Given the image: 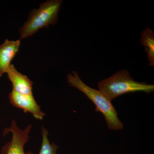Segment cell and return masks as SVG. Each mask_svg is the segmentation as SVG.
I'll list each match as a JSON object with an SVG mask.
<instances>
[{"label": "cell", "instance_id": "obj_5", "mask_svg": "<svg viewBox=\"0 0 154 154\" xmlns=\"http://www.w3.org/2000/svg\"><path fill=\"white\" fill-rule=\"evenodd\" d=\"M8 97L10 102L14 107L22 109L25 113H31L36 119H43L45 114L41 110L33 95L20 94L12 91Z\"/></svg>", "mask_w": 154, "mask_h": 154}, {"label": "cell", "instance_id": "obj_6", "mask_svg": "<svg viewBox=\"0 0 154 154\" xmlns=\"http://www.w3.org/2000/svg\"><path fill=\"white\" fill-rule=\"evenodd\" d=\"M6 73L13 85L12 91L20 94L33 95V82L18 71L14 65H10Z\"/></svg>", "mask_w": 154, "mask_h": 154}, {"label": "cell", "instance_id": "obj_8", "mask_svg": "<svg viewBox=\"0 0 154 154\" xmlns=\"http://www.w3.org/2000/svg\"><path fill=\"white\" fill-rule=\"evenodd\" d=\"M140 43L145 47L147 53L148 59L149 61V66H154V34L151 28H147L141 33Z\"/></svg>", "mask_w": 154, "mask_h": 154}, {"label": "cell", "instance_id": "obj_7", "mask_svg": "<svg viewBox=\"0 0 154 154\" xmlns=\"http://www.w3.org/2000/svg\"><path fill=\"white\" fill-rule=\"evenodd\" d=\"M20 44V39L14 41L6 39L0 45V77L7 72L12 60L19 51Z\"/></svg>", "mask_w": 154, "mask_h": 154}, {"label": "cell", "instance_id": "obj_2", "mask_svg": "<svg viewBox=\"0 0 154 154\" xmlns=\"http://www.w3.org/2000/svg\"><path fill=\"white\" fill-rule=\"evenodd\" d=\"M98 88L110 102L126 93L144 92L150 94L154 91V85L136 82L126 70L119 71L109 78L100 81Z\"/></svg>", "mask_w": 154, "mask_h": 154}, {"label": "cell", "instance_id": "obj_9", "mask_svg": "<svg viewBox=\"0 0 154 154\" xmlns=\"http://www.w3.org/2000/svg\"><path fill=\"white\" fill-rule=\"evenodd\" d=\"M42 141L39 154H57L58 146L54 143H51L48 138V132L44 127H41Z\"/></svg>", "mask_w": 154, "mask_h": 154}, {"label": "cell", "instance_id": "obj_3", "mask_svg": "<svg viewBox=\"0 0 154 154\" xmlns=\"http://www.w3.org/2000/svg\"><path fill=\"white\" fill-rule=\"evenodd\" d=\"M62 2L61 0H48L41 3L38 9L32 10L28 20L19 29L20 38H28L42 28L55 24Z\"/></svg>", "mask_w": 154, "mask_h": 154}, {"label": "cell", "instance_id": "obj_1", "mask_svg": "<svg viewBox=\"0 0 154 154\" xmlns=\"http://www.w3.org/2000/svg\"><path fill=\"white\" fill-rule=\"evenodd\" d=\"M67 79L70 86L77 88L85 94L95 104L96 111L102 113L105 117L108 129L117 131L123 128V123L119 118L115 107L100 91L83 82L77 71H74L68 74Z\"/></svg>", "mask_w": 154, "mask_h": 154}, {"label": "cell", "instance_id": "obj_4", "mask_svg": "<svg viewBox=\"0 0 154 154\" xmlns=\"http://www.w3.org/2000/svg\"><path fill=\"white\" fill-rule=\"evenodd\" d=\"M32 125H29L24 129L17 125L15 119L11 121V126L4 129V136L8 133L12 134L11 140L8 142L1 149V154H35L31 152H25V145L29 140V134Z\"/></svg>", "mask_w": 154, "mask_h": 154}]
</instances>
